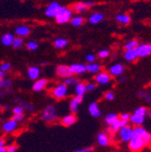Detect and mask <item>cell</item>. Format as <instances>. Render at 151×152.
Segmentation results:
<instances>
[{
    "label": "cell",
    "instance_id": "1",
    "mask_svg": "<svg viewBox=\"0 0 151 152\" xmlns=\"http://www.w3.org/2000/svg\"><path fill=\"white\" fill-rule=\"evenodd\" d=\"M52 96L57 100H62L65 98L68 94V87L64 83H60L57 84L55 87L53 88L51 91Z\"/></svg>",
    "mask_w": 151,
    "mask_h": 152
},
{
    "label": "cell",
    "instance_id": "2",
    "mask_svg": "<svg viewBox=\"0 0 151 152\" xmlns=\"http://www.w3.org/2000/svg\"><path fill=\"white\" fill-rule=\"evenodd\" d=\"M57 116H58L57 110H56V108L53 105L47 106L44 109V110L43 111V114H42V118L45 121H48V122L55 121L56 119H57Z\"/></svg>",
    "mask_w": 151,
    "mask_h": 152
},
{
    "label": "cell",
    "instance_id": "3",
    "mask_svg": "<svg viewBox=\"0 0 151 152\" xmlns=\"http://www.w3.org/2000/svg\"><path fill=\"white\" fill-rule=\"evenodd\" d=\"M145 142L143 140L142 138H139V137H132L131 140L128 141V148L131 151L133 152H139L141 149H143V148L145 147Z\"/></svg>",
    "mask_w": 151,
    "mask_h": 152
},
{
    "label": "cell",
    "instance_id": "4",
    "mask_svg": "<svg viewBox=\"0 0 151 152\" xmlns=\"http://www.w3.org/2000/svg\"><path fill=\"white\" fill-rule=\"evenodd\" d=\"M71 17V12L70 9L66 7H62L60 11L58 12L57 15L55 16L56 18V22L58 24H64L68 22Z\"/></svg>",
    "mask_w": 151,
    "mask_h": 152
},
{
    "label": "cell",
    "instance_id": "5",
    "mask_svg": "<svg viewBox=\"0 0 151 152\" xmlns=\"http://www.w3.org/2000/svg\"><path fill=\"white\" fill-rule=\"evenodd\" d=\"M132 131H133V129L128 125L121 127L119 130L120 139L124 142H128L132 138Z\"/></svg>",
    "mask_w": 151,
    "mask_h": 152
},
{
    "label": "cell",
    "instance_id": "6",
    "mask_svg": "<svg viewBox=\"0 0 151 152\" xmlns=\"http://www.w3.org/2000/svg\"><path fill=\"white\" fill-rule=\"evenodd\" d=\"M135 49L139 57H146L151 53V44L139 45Z\"/></svg>",
    "mask_w": 151,
    "mask_h": 152
},
{
    "label": "cell",
    "instance_id": "7",
    "mask_svg": "<svg viewBox=\"0 0 151 152\" xmlns=\"http://www.w3.org/2000/svg\"><path fill=\"white\" fill-rule=\"evenodd\" d=\"M62 8V7L56 2H53L49 5V7H47L46 11H45V15L49 17H55L57 15L58 12L60 11V9Z\"/></svg>",
    "mask_w": 151,
    "mask_h": 152
},
{
    "label": "cell",
    "instance_id": "8",
    "mask_svg": "<svg viewBox=\"0 0 151 152\" xmlns=\"http://www.w3.org/2000/svg\"><path fill=\"white\" fill-rule=\"evenodd\" d=\"M95 81L101 85H105L110 82V75L108 72H100L95 76Z\"/></svg>",
    "mask_w": 151,
    "mask_h": 152
},
{
    "label": "cell",
    "instance_id": "9",
    "mask_svg": "<svg viewBox=\"0 0 151 152\" xmlns=\"http://www.w3.org/2000/svg\"><path fill=\"white\" fill-rule=\"evenodd\" d=\"M56 73H57L58 76L63 77V78L71 77V76L72 75L71 71H70V68L68 66H65V65H59L57 68H56Z\"/></svg>",
    "mask_w": 151,
    "mask_h": 152
},
{
    "label": "cell",
    "instance_id": "10",
    "mask_svg": "<svg viewBox=\"0 0 151 152\" xmlns=\"http://www.w3.org/2000/svg\"><path fill=\"white\" fill-rule=\"evenodd\" d=\"M69 68H70L71 74H82L87 71L86 65H84L82 64H73L70 65Z\"/></svg>",
    "mask_w": 151,
    "mask_h": 152
},
{
    "label": "cell",
    "instance_id": "11",
    "mask_svg": "<svg viewBox=\"0 0 151 152\" xmlns=\"http://www.w3.org/2000/svg\"><path fill=\"white\" fill-rule=\"evenodd\" d=\"M89 112L92 117H95V118H99L101 115V109L98 105L97 102H92L90 104L89 106Z\"/></svg>",
    "mask_w": 151,
    "mask_h": 152
},
{
    "label": "cell",
    "instance_id": "12",
    "mask_svg": "<svg viewBox=\"0 0 151 152\" xmlns=\"http://www.w3.org/2000/svg\"><path fill=\"white\" fill-rule=\"evenodd\" d=\"M123 72H124V66L120 64H113L109 70V75H112V76H119L122 74Z\"/></svg>",
    "mask_w": 151,
    "mask_h": 152
},
{
    "label": "cell",
    "instance_id": "13",
    "mask_svg": "<svg viewBox=\"0 0 151 152\" xmlns=\"http://www.w3.org/2000/svg\"><path fill=\"white\" fill-rule=\"evenodd\" d=\"M82 102V97L81 96H75L71 99L70 102V110L71 112H76L79 109V105Z\"/></svg>",
    "mask_w": 151,
    "mask_h": 152
},
{
    "label": "cell",
    "instance_id": "14",
    "mask_svg": "<svg viewBox=\"0 0 151 152\" xmlns=\"http://www.w3.org/2000/svg\"><path fill=\"white\" fill-rule=\"evenodd\" d=\"M16 128H17V122L13 121L12 119L7 121L2 126V129L5 132H13L14 130L16 129Z\"/></svg>",
    "mask_w": 151,
    "mask_h": 152
},
{
    "label": "cell",
    "instance_id": "15",
    "mask_svg": "<svg viewBox=\"0 0 151 152\" xmlns=\"http://www.w3.org/2000/svg\"><path fill=\"white\" fill-rule=\"evenodd\" d=\"M94 5L93 2H82V3H78L74 6V10L77 13H82L84 11L87 10V8L92 7Z\"/></svg>",
    "mask_w": 151,
    "mask_h": 152
},
{
    "label": "cell",
    "instance_id": "16",
    "mask_svg": "<svg viewBox=\"0 0 151 152\" xmlns=\"http://www.w3.org/2000/svg\"><path fill=\"white\" fill-rule=\"evenodd\" d=\"M76 121H77V117L75 116L74 114H69V115H67V116H65V117L63 118L62 124L63 126L69 127V126L73 125Z\"/></svg>",
    "mask_w": 151,
    "mask_h": 152
},
{
    "label": "cell",
    "instance_id": "17",
    "mask_svg": "<svg viewBox=\"0 0 151 152\" xmlns=\"http://www.w3.org/2000/svg\"><path fill=\"white\" fill-rule=\"evenodd\" d=\"M97 141L100 146L101 147H106L109 143V137L104 132H101L97 136Z\"/></svg>",
    "mask_w": 151,
    "mask_h": 152
},
{
    "label": "cell",
    "instance_id": "18",
    "mask_svg": "<svg viewBox=\"0 0 151 152\" xmlns=\"http://www.w3.org/2000/svg\"><path fill=\"white\" fill-rule=\"evenodd\" d=\"M47 85V80L46 79H39L37 80L34 85H33V90L34 91H41L43 89H44Z\"/></svg>",
    "mask_w": 151,
    "mask_h": 152
},
{
    "label": "cell",
    "instance_id": "19",
    "mask_svg": "<svg viewBox=\"0 0 151 152\" xmlns=\"http://www.w3.org/2000/svg\"><path fill=\"white\" fill-rule=\"evenodd\" d=\"M125 59L128 62H133L138 58V53L136 49H131V50H127L124 53Z\"/></svg>",
    "mask_w": 151,
    "mask_h": 152
},
{
    "label": "cell",
    "instance_id": "20",
    "mask_svg": "<svg viewBox=\"0 0 151 152\" xmlns=\"http://www.w3.org/2000/svg\"><path fill=\"white\" fill-rule=\"evenodd\" d=\"M40 75V69L38 67L32 66L28 69V77L31 80H36Z\"/></svg>",
    "mask_w": 151,
    "mask_h": 152
},
{
    "label": "cell",
    "instance_id": "21",
    "mask_svg": "<svg viewBox=\"0 0 151 152\" xmlns=\"http://www.w3.org/2000/svg\"><path fill=\"white\" fill-rule=\"evenodd\" d=\"M86 84L84 83H78L75 85V93H76V96H81L83 97V95L86 92Z\"/></svg>",
    "mask_w": 151,
    "mask_h": 152
},
{
    "label": "cell",
    "instance_id": "22",
    "mask_svg": "<svg viewBox=\"0 0 151 152\" xmlns=\"http://www.w3.org/2000/svg\"><path fill=\"white\" fill-rule=\"evenodd\" d=\"M118 120H119V117H118L117 114H115V113H109V114H107L106 117H105V119H104L106 124L109 125V127H110L111 125L114 124Z\"/></svg>",
    "mask_w": 151,
    "mask_h": 152
},
{
    "label": "cell",
    "instance_id": "23",
    "mask_svg": "<svg viewBox=\"0 0 151 152\" xmlns=\"http://www.w3.org/2000/svg\"><path fill=\"white\" fill-rule=\"evenodd\" d=\"M129 121H130L132 124L136 125V126H141V125L144 123L145 119H144V117L138 116V115H136V114H132V115H130Z\"/></svg>",
    "mask_w": 151,
    "mask_h": 152
},
{
    "label": "cell",
    "instance_id": "24",
    "mask_svg": "<svg viewBox=\"0 0 151 152\" xmlns=\"http://www.w3.org/2000/svg\"><path fill=\"white\" fill-rule=\"evenodd\" d=\"M86 70L90 73H98L101 71V65L99 64H90L86 66Z\"/></svg>",
    "mask_w": 151,
    "mask_h": 152
},
{
    "label": "cell",
    "instance_id": "25",
    "mask_svg": "<svg viewBox=\"0 0 151 152\" xmlns=\"http://www.w3.org/2000/svg\"><path fill=\"white\" fill-rule=\"evenodd\" d=\"M103 18H104V16L102 14H100V13L93 14L90 17V24H98L102 20Z\"/></svg>",
    "mask_w": 151,
    "mask_h": 152
},
{
    "label": "cell",
    "instance_id": "26",
    "mask_svg": "<svg viewBox=\"0 0 151 152\" xmlns=\"http://www.w3.org/2000/svg\"><path fill=\"white\" fill-rule=\"evenodd\" d=\"M14 39H15V38H14L13 34H5V35L2 37V43H3L4 45L8 46V45H11L13 44Z\"/></svg>",
    "mask_w": 151,
    "mask_h": 152
},
{
    "label": "cell",
    "instance_id": "27",
    "mask_svg": "<svg viewBox=\"0 0 151 152\" xmlns=\"http://www.w3.org/2000/svg\"><path fill=\"white\" fill-rule=\"evenodd\" d=\"M116 19L121 24L127 25L130 22V16L128 15H123V14H120L116 16Z\"/></svg>",
    "mask_w": 151,
    "mask_h": 152
},
{
    "label": "cell",
    "instance_id": "28",
    "mask_svg": "<svg viewBox=\"0 0 151 152\" xmlns=\"http://www.w3.org/2000/svg\"><path fill=\"white\" fill-rule=\"evenodd\" d=\"M15 33L20 36H26L30 33V29L27 26H19L16 28Z\"/></svg>",
    "mask_w": 151,
    "mask_h": 152
},
{
    "label": "cell",
    "instance_id": "29",
    "mask_svg": "<svg viewBox=\"0 0 151 152\" xmlns=\"http://www.w3.org/2000/svg\"><path fill=\"white\" fill-rule=\"evenodd\" d=\"M67 44H68L67 40L63 39V38H58V39H56L54 42V46L58 49H61V48L65 47L67 45Z\"/></svg>",
    "mask_w": 151,
    "mask_h": 152
},
{
    "label": "cell",
    "instance_id": "30",
    "mask_svg": "<svg viewBox=\"0 0 151 152\" xmlns=\"http://www.w3.org/2000/svg\"><path fill=\"white\" fill-rule=\"evenodd\" d=\"M12 86V82L9 79H0V89H9Z\"/></svg>",
    "mask_w": 151,
    "mask_h": 152
},
{
    "label": "cell",
    "instance_id": "31",
    "mask_svg": "<svg viewBox=\"0 0 151 152\" xmlns=\"http://www.w3.org/2000/svg\"><path fill=\"white\" fill-rule=\"evenodd\" d=\"M139 45V42L137 40H130L125 45V49L127 50H131V49H135Z\"/></svg>",
    "mask_w": 151,
    "mask_h": 152
},
{
    "label": "cell",
    "instance_id": "32",
    "mask_svg": "<svg viewBox=\"0 0 151 152\" xmlns=\"http://www.w3.org/2000/svg\"><path fill=\"white\" fill-rule=\"evenodd\" d=\"M63 83L66 85V86H71V85H76L78 83V80L74 77H67V78H64V81H63Z\"/></svg>",
    "mask_w": 151,
    "mask_h": 152
},
{
    "label": "cell",
    "instance_id": "33",
    "mask_svg": "<svg viewBox=\"0 0 151 152\" xmlns=\"http://www.w3.org/2000/svg\"><path fill=\"white\" fill-rule=\"evenodd\" d=\"M134 114L138 116H141V117H145L147 114V110L145 107H139L138 109H136Z\"/></svg>",
    "mask_w": 151,
    "mask_h": 152
},
{
    "label": "cell",
    "instance_id": "34",
    "mask_svg": "<svg viewBox=\"0 0 151 152\" xmlns=\"http://www.w3.org/2000/svg\"><path fill=\"white\" fill-rule=\"evenodd\" d=\"M83 22H84V19L82 17H80V16L74 17L71 19V24L74 26H80L83 24Z\"/></svg>",
    "mask_w": 151,
    "mask_h": 152
},
{
    "label": "cell",
    "instance_id": "35",
    "mask_svg": "<svg viewBox=\"0 0 151 152\" xmlns=\"http://www.w3.org/2000/svg\"><path fill=\"white\" fill-rule=\"evenodd\" d=\"M121 127H123V124H122V121H121L120 119H119V120H118L114 124L110 126V128H111L112 131H115V132L119 131V130H120V129Z\"/></svg>",
    "mask_w": 151,
    "mask_h": 152
},
{
    "label": "cell",
    "instance_id": "36",
    "mask_svg": "<svg viewBox=\"0 0 151 152\" xmlns=\"http://www.w3.org/2000/svg\"><path fill=\"white\" fill-rule=\"evenodd\" d=\"M23 44H24V42H23V40L21 39V38L17 37V38H15V39H14L12 45L14 46V48H20V47L23 46Z\"/></svg>",
    "mask_w": 151,
    "mask_h": 152
},
{
    "label": "cell",
    "instance_id": "37",
    "mask_svg": "<svg viewBox=\"0 0 151 152\" xmlns=\"http://www.w3.org/2000/svg\"><path fill=\"white\" fill-rule=\"evenodd\" d=\"M22 108L24 109V110H27V111H33L34 110V106L32 103L29 102H23L22 103Z\"/></svg>",
    "mask_w": 151,
    "mask_h": 152
},
{
    "label": "cell",
    "instance_id": "38",
    "mask_svg": "<svg viewBox=\"0 0 151 152\" xmlns=\"http://www.w3.org/2000/svg\"><path fill=\"white\" fill-rule=\"evenodd\" d=\"M24 109L22 108L21 105L19 106H15L14 109H13V113L14 115H20V114H24Z\"/></svg>",
    "mask_w": 151,
    "mask_h": 152
},
{
    "label": "cell",
    "instance_id": "39",
    "mask_svg": "<svg viewBox=\"0 0 151 152\" xmlns=\"http://www.w3.org/2000/svg\"><path fill=\"white\" fill-rule=\"evenodd\" d=\"M142 139H143V140H144L146 146L149 145V144L151 143V133H149V132L147 131V132H146V134L142 137Z\"/></svg>",
    "mask_w": 151,
    "mask_h": 152
},
{
    "label": "cell",
    "instance_id": "40",
    "mask_svg": "<svg viewBox=\"0 0 151 152\" xmlns=\"http://www.w3.org/2000/svg\"><path fill=\"white\" fill-rule=\"evenodd\" d=\"M114 97H115V96H114V93L111 92V91H107V92L104 94V98H105L107 101H109V102L114 100Z\"/></svg>",
    "mask_w": 151,
    "mask_h": 152
},
{
    "label": "cell",
    "instance_id": "41",
    "mask_svg": "<svg viewBox=\"0 0 151 152\" xmlns=\"http://www.w3.org/2000/svg\"><path fill=\"white\" fill-rule=\"evenodd\" d=\"M27 48L31 51H34L35 49H37V47H38V44L35 43V42H28L27 45H26Z\"/></svg>",
    "mask_w": 151,
    "mask_h": 152
},
{
    "label": "cell",
    "instance_id": "42",
    "mask_svg": "<svg viewBox=\"0 0 151 152\" xmlns=\"http://www.w3.org/2000/svg\"><path fill=\"white\" fill-rule=\"evenodd\" d=\"M109 55V52L108 50H101L99 53V57H100V58H101V59L107 58Z\"/></svg>",
    "mask_w": 151,
    "mask_h": 152
},
{
    "label": "cell",
    "instance_id": "43",
    "mask_svg": "<svg viewBox=\"0 0 151 152\" xmlns=\"http://www.w3.org/2000/svg\"><path fill=\"white\" fill-rule=\"evenodd\" d=\"M24 119H25L24 114H20V115H14V116L12 117V120L15 121H16L17 123H18V122H20V121H22Z\"/></svg>",
    "mask_w": 151,
    "mask_h": 152
},
{
    "label": "cell",
    "instance_id": "44",
    "mask_svg": "<svg viewBox=\"0 0 151 152\" xmlns=\"http://www.w3.org/2000/svg\"><path fill=\"white\" fill-rule=\"evenodd\" d=\"M10 68H11L10 64L6 63V64H1V66H0V71H2V72H7V71H8Z\"/></svg>",
    "mask_w": 151,
    "mask_h": 152
},
{
    "label": "cell",
    "instance_id": "45",
    "mask_svg": "<svg viewBox=\"0 0 151 152\" xmlns=\"http://www.w3.org/2000/svg\"><path fill=\"white\" fill-rule=\"evenodd\" d=\"M129 119H130V114L129 113H122L121 115L120 116V120H121V121H129Z\"/></svg>",
    "mask_w": 151,
    "mask_h": 152
},
{
    "label": "cell",
    "instance_id": "46",
    "mask_svg": "<svg viewBox=\"0 0 151 152\" xmlns=\"http://www.w3.org/2000/svg\"><path fill=\"white\" fill-rule=\"evenodd\" d=\"M86 60L90 64L93 63L94 61H95V55H93V54H88L87 57H86Z\"/></svg>",
    "mask_w": 151,
    "mask_h": 152
},
{
    "label": "cell",
    "instance_id": "47",
    "mask_svg": "<svg viewBox=\"0 0 151 152\" xmlns=\"http://www.w3.org/2000/svg\"><path fill=\"white\" fill-rule=\"evenodd\" d=\"M95 88H96V86H95V84H94V83H88V84H86V91H92L93 90H95Z\"/></svg>",
    "mask_w": 151,
    "mask_h": 152
},
{
    "label": "cell",
    "instance_id": "48",
    "mask_svg": "<svg viewBox=\"0 0 151 152\" xmlns=\"http://www.w3.org/2000/svg\"><path fill=\"white\" fill-rule=\"evenodd\" d=\"M7 151H8V152H16V146L11 145V146L7 147Z\"/></svg>",
    "mask_w": 151,
    "mask_h": 152
},
{
    "label": "cell",
    "instance_id": "49",
    "mask_svg": "<svg viewBox=\"0 0 151 152\" xmlns=\"http://www.w3.org/2000/svg\"><path fill=\"white\" fill-rule=\"evenodd\" d=\"M5 72H2V71H0V79H4L5 78Z\"/></svg>",
    "mask_w": 151,
    "mask_h": 152
},
{
    "label": "cell",
    "instance_id": "50",
    "mask_svg": "<svg viewBox=\"0 0 151 152\" xmlns=\"http://www.w3.org/2000/svg\"><path fill=\"white\" fill-rule=\"evenodd\" d=\"M0 152H7V148L1 147V148H0Z\"/></svg>",
    "mask_w": 151,
    "mask_h": 152
},
{
    "label": "cell",
    "instance_id": "51",
    "mask_svg": "<svg viewBox=\"0 0 151 152\" xmlns=\"http://www.w3.org/2000/svg\"><path fill=\"white\" fill-rule=\"evenodd\" d=\"M85 150V152H92V148H85L84 149Z\"/></svg>",
    "mask_w": 151,
    "mask_h": 152
},
{
    "label": "cell",
    "instance_id": "52",
    "mask_svg": "<svg viewBox=\"0 0 151 152\" xmlns=\"http://www.w3.org/2000/svg\"><path fill=\"white\" fill-rule=\"evenodd\" d=\"M4 145H5V141L3 140H0V148H1V147H5Z\"/></svg>",
    "mask_w": 151,
    "mask_h": 152
},
{
    "label": "cell",
    "instance_id": "53",
    "mask_svg": "<svg viewBox=\"0 0 151 152\" xmlns=\"http://www.w3.org/2000/svg\"><path fill=\"white\" fill-rule=\"evenodd\" d=\"M74 152H85L84 149H79V150H76V151H74Z\"/></svg>",
    "mask_w": 151,
    "mask_h": 152
},
{
    "label": "cell",
    "instance_id": "54",
    "mask_svg": "<svg viewBox=\"0 0 151 152\" xmlns=\"http://www.w3.org/2000/svg\"><path fill=\"white\" fill-rule=\"evenodd\" d=\"M125 80H126V78H121V79H120V83H123V82H125Z\"/></svg>",
    "mask_w": 151,
    "mask_h": 152
},
{
    "label": "cell",
    "instance_id": "55",
    "mask_svg": "<svg viewBox=\"0 0 151 152\" xmlns=\"http://www.w3.org/2000/svg\"><path fill=\"white\" fill-rule=\"evenodd\" d=\"M147 114H148V115H149V117H151V110L147 111Z\"/></svg>",
    "mask_w": 151,
    "mask_h": 152
},
{
    "label": "cell",
    "instance_id": "56",
    "mask_svg": "<svg viewBox=\"0 0 151 152\" xmlns=\"http://www.w3.org/2000/svg\"><path fill=\"white\" fill-rule=\"evenodd\" d=\"M0 110H1V104H0Z\"/></svg>",
    "mask_w": 151,
    "mask_h": 152
},
{
    "label": "cell",
    "instance_id": "57",
    "mask_svg": "<svg viewBox=\"0 0 151 152\" xmlns=\"http://www.w3.org/2000/svg\"><path fill=\"white\" fill-rule=\"evenodd\" d=\"M7 152H8V151H7Z\"/></svg>",
    "mask_w": 151,
    "mask_h": 152
}]
</instances>
